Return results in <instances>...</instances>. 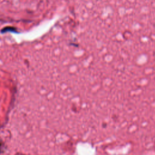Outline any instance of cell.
Instances as JSON below:
<instances>
[{"label": "cell", "mask_w": 155, "mask_h": 155, "mask_svg": "<svg viewBox=\"0 0 155 155\" xmlns=\"http://www.w3.org/2000/svg\"><path fill=\"white\" fill-rule=\"evenodd\" d=\"M16 32V30L15 29L13 28V27H5V28H4L2 31H1V32L2 33H4V32Z\"/></svg>", "instance_id": "obj_1"}]
</instances>
